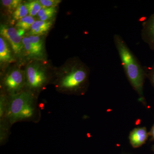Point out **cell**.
Listing matches in <instances>:
<instances>
[{
    "instance_id": "obj_20",
    "label": "cell",
    "mask_w": 154,
    "mask_h": 154,
    "mask_svg": "<svg viewBox=\"0 0 154 154\" xmlns=\"http://www.w3.org/2000/svg\"><path fill=\"white\" fill-rule=\"evenodd\" d=\"M149 136H150L151 137L152 139L154 140V125L152 127L149 133Z\"/></svg>"
},
{
    "instance_id": "obj_22",
    "label": "cell",
    "mask_w": 154,
    "mask_h": 154,
    "mask_svg": "<svg viewBox=\"0 0 154 154\" xmlns=\"http://www.w3.org/2000/svg\"><path fill=\"white\" fill-rule=\"evenodd\" d=\"M152 79L154 85V71L152 73Z\"/></svg>"
},
{
    "instance_id": "obj_12",
    "label": "cell",
    "mask_w": 154,
    "mask_h": 154,
    "mask_svg": "<svg viewBox=\"0 0 154 154\" xmlns=\"http://www.w3.org/2000/svg\"><path fill=\"white\" fill-rule=\"evenodd\" d=\"M56 13L57 9L55 7L42 8L38 12L37 16L40 21H49L55 16Z\"/></svg>"
},
{
    "instance_id": "obj_17",
    "label": "cell",
    "mask_w": 154,
    "mask_h": 154,
    "mask_svg": "<svg viewBox=\"0 0 154 154\" xmlns=\"http://www.w3.org/2000/svg\"><path fill=\"white\" fill-rule=\"evenodd\" d=\"M1 2L3 6L9 12L13 14L19 5L22 4V1L21 0H2Z\"/></svg>"
},
{
    "instance_id": "obj_21",
    "label": "cell",
    "mask_w": 154,
    "mask_h": 154,
    "mask_svg": "<svg viewBox=\"0 0 154 154\" xmlns=\"http://www.w3.org/2000/svg\"><path fill=\"white\" fill-rule=\"evenodd\" d=\"M17 30L19 35L21 36H23L24 34H25V31H26V30H23V29H17Z\"/></svg>"
},
{
    "instance_id": "obj_2",
    "label": "cell",
    "mask_w": 154,
    "mask_h": 154,
    "mask_svg": "<svg viewBox=\"0 0 154 154\" xmlns=\"http://www.w3.org/2000/svg\"><path fill=\"white\" fill-rule=\"evenodd\" d=\"M113 40L127 78L140 99L143 100L144 70L121 36L116 34Z\"/></svg>"
},
{
    "instance_id": "obj_18",
    "label": "cell",
    "mask_w": 154,
    "mask_h": 154,
    "mask_svg": "<svg viewBox=\"0 0 154 154\" xmlns=\"http://www.w3.org/2000/svg\"><path fill=\"white\" fill-rule=\"evenodd\" d=\"M30 42L36 47L44 50L43 39L38 36H28Z\"/></svg>"
},
{
    "instance_id": "obj_7",
    "label": "cell",
    "mask_w": 154,
    "mask_h": 154,
    "mask_svg": "<svg viewBox=\"0 0 154 154\" xmlns=\"http://www.w3.org/2000/svg\"><path fill=\"white\" fill-rule=\"evenodd\" d=\"M149 136L145 127L134 128L130 133V143L134 148H138L144 144Z\"/></svg>"
},
{
    "instance_id": "obj_15",
    "label": "cell",
    "mask_w": 154,
    "mask_h": 154,
    "mask_svg": "<svg viewBox=\"0 0 154 154\" xmlns=\"http://www.w3.org/2000/svg\"><path fill=\"white\" fill-rule=\"evenodd\" d=\"M143 35L148 36L150 41L154 44V16L144 27Z\"/></svg>"
},
{
    "instance_id": "obj_4",
    "label": "cell",
    "mask_w": 154,
    "mask_h": 154,
    "mask_svg": "<svg viewBox=\"0 0 154 154\" xmlns=\"http://www.w3.org/2000/svg\"><path fill=\"white\" fill-rule=\"evenodd\" d=\"M25 72L26 87L28 89L27 90L34 94L35 91H40L48 82V76L46 70L39 64L33 63L29 65Z\"/></svg>"
},
{
    "instance_id": "obj_14",
    "label": "cell",
    "mask_w": 154,
    "mask_h": 154,
    "mask_svg": "<svg viewBox=\"0 0 154 154\" xmlns=\"http://www.w3.org/2000/svg\"><path fill=\"white\" fill-rule=\"evenodd\" d=\"M28 10L26 3L21 4L17 8L12 15V20L13 23L16 21H19L23 17L28 16Z\"/></svg>"
},
{
    "instance_id": "obj_9",
    "label": "cell",
    "mask_w": 154,
    "mask_h": 154,
    "mask_svg": "<svg viewBox=\"0 0 154 154\" xmlns=\"http://www.w3.org/2000/svg\"><path fill=\"white\" fill-rule=\"evenodd\" d=\"M24 49L26 54L29 57L33 58H41L43 57V51L33 45L30 42L28 37H24L22 38Z\"/></svg>"
},
{
    "instance_id": "obj_11",
    "label": "cell",
    "mask_w": 154,
    "mask_h": 154,
    "mask_svg": "<svg viewBox=\"0 0 154 154\" xmlns=\"http://www.w3.org/2000/svg\"><path fill=\"white\" fill-rule=\"evenodd\" d=\"M8 95L2 93L0 96V123L6 122L8 103Z\"/></svg>"
},
{
    "instance_id": "obj_16",
    "label": "cell",
    "mask_w": 154,
    "mask_h": 154,
    "mask_svg": "<svg viewBox=\"0 0 154 154\" xmlns=\"http://www.w3.org/2000/svg\"><path fill=\"white\" fill-rule=\"evenodd\" d=\"M28 14L31 17H34L38 14L42 7L38 1H31L26 3Z\"/></svg>"
},
{
    "instance_id": "obj_5",
    "label": "cell",
    "mask_w": 154,
    "mask_h": 154,
    "mask_svg": "<svg viewBox=\"0 0 154 154\" xmlns=\"http://www.w3.org/2000/svg\"><path fill=\"white\" fill-rule=\"evenodd\" d=\"M3 86L9 96L24 91L23 89L26 87L25 72L19 69L11 71L4 77Z\"/></svg>"
},
{
    "instance_id": "obj_3",
    "label": "cell",
    "mask_w": 154,
    "mask_h": 154,
    "mask_svg": "<svg viewBox=\"0 0 154 154\" xmlns=\"http://www.w3.org/2000/svg\"><path fill=\"white\" fill-rule=\"evenodd\" d=\"M88 78V69L81 64H76L59 79L56 87L63 92L82 94L85 90Z\"/></svg>"
},
{
    "instance_id": "obj_19",
    "label": "cell",
    "mask_w": 154,
    "mask_h": 154,
    "mask_svg": "<svg viewBox=\"0 0 154 154\" xmlns=\"http://www.w3.org/2000/svg\"><path fill=\"white\" fill-rule=\"evenodd\" d=\"M38 2L42 6V8H48L56 7L60 3V0H38Z\"/></svg>"
},
{
    "instance_id": "obj_6",
    "label": "cell",
    "mask_w": 154,
    "mask_h": 154,
    "mask_svg": "<svg viewBox=\"0 0 154 154\" xmlns=\"http://www.w3.org/2000/svg\"><path fill=\"white\" fill-rule=\"evenodd\" d=\"M0 33L5 39L8 41L15 54L20 55L24 49L22 38L19 35L17 29L7 25H2L0 27Z\"/></svg>"
},
{
    "instance_id": "obj_13",
    "label": "cell",
    "mask_w": 154,
    "mask_h": 154,
    "mask_svg": "<svg viewBox=\"0 0 154 154\" xmlns=\"http://www.w3.org/2000/svg\"><path fill=\"white\" fill-rule=\"evenodd\" d=\"M35 22L34 18L30 15L23 17L17 21L16 27L18 29H23L25 30H30L33 22Z\"/></svg>"
},
{
    "instance_id": "obj_8",
    "label": "cell",
    "mask_w": 154,
    "mask_h": 154,
    "mask_svg": "<svg viewBox=\"0 0 154 154\" xmlns=\"http://www.w3.org/2000/svg\"><path fill=\"white\" fill-rule=\"evenodd\" d=\"M53 24L52 20L49 21H35L31 26L28 34L29 36H38L43 35L47 33L51 28Z\"/></svg>"
},
{
    "instance_id": "obj_10",
    "label": "cell",
    "mask_w": 154,
    "mask_h": 154,
    "mask_svg": "<svg viewBox=\"0 0 154 154\" xmlns=\"http://www.w3.org/2000/svg\"><path fill=\"white\" fill-rule=\"evenodd\" d=\"M0 61L2 63H11L15 61L7 40L2 36L0 37Z\"/></svg>"
},
{
    "instance_id": "obj_1",
    "label": "cell",
    "mask_w": 154,
    "mask_h": 154,
    "mask_svg": "<svg viewBox=\"0 0 154 154\" xmlns=\"http://www.w3.org/2000/svg\"><path fill=\"white\" fill-rule=\"evenodd\" d=\"M8 96L6 121L11 126L20 122L36 121L40 111L35 94L26 90Z\"/></svg>"
}]
</instances>
